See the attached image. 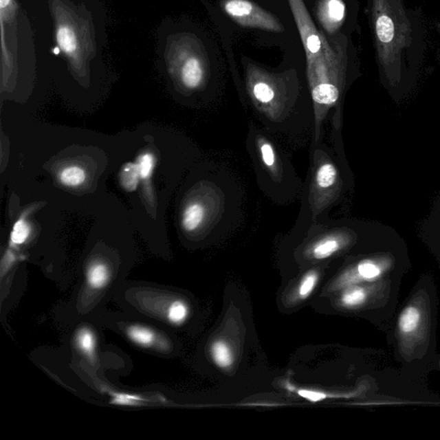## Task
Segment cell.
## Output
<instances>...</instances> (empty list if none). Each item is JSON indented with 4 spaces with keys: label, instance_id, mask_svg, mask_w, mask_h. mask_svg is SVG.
I'll return each mask as SVG.
<instances>
[{
    "label": "cell",
    "instance_id": "25",
    "mask_svg": "<svg viewBox=\"0 0 440 440\" xmlns=\"http://www.w3.org/2000/svg\"><path fill=\"white\" fill-rule=\"evenodd\" d=\"M306 43H307V47L311 53H318L320 48H321V41H320L319 37L316 36V34H313L309 36L307 39H306Z\"/></svg>",
    "mask_w": 440,
    "mask_h": 440
},
{
    "label": "cell",
    "instance_id": "4",
    "mask_svg": "<svg viewBox=\"0 0 440 440\" xmlns=\"http://www.w3.org/2000/svg\"><path fill=\"white\" fill-rule=\"evenodd\" d=\"M395 261V257L390 253L380 254L360 261L342 275L339 280L340 287L375 283L394 267Z\"/></svg>",
    "mask_w": 440,
    "mask_h": 440
},
{
    "label": "cell",
    "instance_id": "22",
    "mask_svg": "<svg viewBox=\"0 0 440 440\" xmlns=\"http://www.w3.org/2000/svg\"><path fill=\"white\" fill-rule=\"evenodd\" d=\"M318 274L315 271L309 272L302 278L298 287V294L302 298H306L314 291L318 281Z\"/></svg>",
    "mask_w": 440,
    "mask_h": 440
},
{
    "label": "cell",
    "instance_id": "8",
    "mask_svg": "<svg viewBox=\"0 0 440 440\" xmlns=\"http://www.w3.org/2000/svg\"><path fill=\"white\" fill-rule=\"evenodd\" d=\"M371 295V287L351 285L340 296V304L346 309H358L366 304Z\"/></svg>",
    "mask_w": 440,
    "mask_h": 440
},
{
    "label": "cell",
    "instance_id": "18",
    "mask_svg": "<svg viewBox=\"0 0 440 440\" xmlns=\"http://www.w3.org/2000/svg\"><path fill=\"white\" fill-rule=\"evenodd\" d=\"M30 228L25 217H22L14 223L12 232H10V244L14 246L22 245L29 239Z\"/></svg>",
    "mask_w": 440,
    "mask_h": 440
},
{
    "label": "cell",
    "instance_id": "15",
    "mask_svg": "<svg viewBox=\"0 0 440 440\" xmlns=\"http://www.w3.org/2000/svg\"><path fill=\"white\" fill-rule=\"evenodd\" d=\"M211 354L213 361L220 368H228L233 362V353L228 344L223 340H217L212 344Z\"/></svg>",
    "mask_w": 440,
    "mask_h": 440
},
{
    "label": "cell",
    "instance_id": "19",
    "mask_svg": "<svg viewBox=\"0 0 440 440\" xmlns=\"http://www.w3.org/2000/svg\"><path fill=\"white\" fill-rule=\"evenodd\" d=\"M225 8L230 16L239 19L250 16L253 12L252 3L246 0H229L226 3Z\"/></svg>",
    "mask_w": 440,
    "mask_h": 440
},
{
    "label": "cell",
    "instance_id": "16",
    "mask_svg": "<svg viewBox=\"0 0 440 440\" xmlns=\"http://www.w3.org/2000/svg\"><path fill=\"white\" fill-rule=\"evenodd\" d=\"M189 315V308L185 302L182 300H174L168 305L165 318L171 324L179 325L184 323L188 319Z\"/></svg>",
    "mask_w": 440,
    "mask_h": 440
},
{
    "label": "cell",
    "instance_id": "6",
    "mask_svg": "<svg viewBox=\"0 0 440 440\" xmlns=\"http://www.w3.org/2000/svg\"><path fill=\"white\" fill-rule=\"evenodd\" d=\"M86 283L92 290H102L109 285L111 278L108 265L102 261H96L89 265L85 274Z\"/></svg>",
    "mask_w": 440,
    "mask_h": 440
},
{
    "label": "cell",
    "instance_id": "17",
    "mask_svg": "<svg viewBox=\"0 0 440 440\" xmlns=\"http://www.w3.org/2000/svg\"><path fill=\"white\" fill-rule=\"evenodd\" d=\"M323 12L330 23H342L346 15L345 3L343 0H327Z\"/></svg>",
    "mask_w": 440,
    "mask_h": 440
},
{
    "label": "cell",
    "instance_id": "3",
    "mask_svg": "<svg viewBox=\"0 0 440 440\" xmlns=\"http://www.w3.org/2000/svg\"><path fill=\"white\" fill-rule=\"evenodd\" d=\"M430 307L428 298L416 295L402 309L397 320L399 350L405 360H410L415 351L428 342Z\"/></svg>",
    "mask_w": 440,
    "mask_h": 440
},
{
    "label": "cell",
    "instance_id": "20",
    "mask_svg": "<svg viewBox=\"0 0 440 440\" xmlns=\"http://www.w3.org/2000/svg\"><path fill=\"white\" fill-rule=\"evenodd\" d=\"M138 168H139L140 179L142 181L150 180L153 175L156 158L151 153H144L137 158Z\"/></svg>",
    "mask_w": 440,
    "mask_h": 440
},
{
    "label": "cell",
    "instance_id": "2",
    "mask_svg": "<svg viewBox=\"0 0 440 440\" xmlns=\"http://www.w3.org/2000/svg\"><path fill=\"white\" fill-rule=\"evenodd\" d=\"M57 48L72 65H80L93 51L89 21L70 3L56 0L52 6Z\"/></svg>",
    "mask_w": 440,
    "mask_h": 440
},
{
    "label": "cell",
    "instance_id": "21",
    "mask_svg": "<svg viewBox=\"0 0 440 440\" xmlns=\"http://www.w3.org/2000/svg\"><path fill=\"white\" fill-rule=\"evenodd\" d=\"M259 154L261 162L268 170L275 167L277 164V154L273 144L270 141L261 139L259 142Z\"/></svg>",
    "mask_w": 440,
    "mask_h": 440
},
{
    "label": "cell",
    "instance_id": "9",
    "mask_svg": "<svg viewBox=\"0 0 440 440\" xmlns=\"http://www.w3.org/2000/svg\"><path fill=\"white\" fill-rule=\"evenodd\" d=\"M206 208L199 201L189 203L184 210L182 216V226L186 232H195L204 222Z\"/></svg>",
    "mask_w": 440,
    "mask_h": 440
},
{
    "label": "cell",
    "instance_id": "7",
    "mask_svg": "<svg viewBox=\"0 0 440 440\" xmlns=\"http://www.w3.org/2000/svg\"><path fill=\"white\" fill-rule=\"evenodd\" d=\"M339 181L338 170L330 161L322 162L316 168L314 182L318 191L331 190Z\"/></svg>",
    "mask_w": 440,
    "mask_h": 440
},
{
    "label": "cell",
    "instance_id": "24",
    "mask_svg": "<svg viewBox=\"0 0 440 440\" xmlns=\"http://www.w3.org/2000/svg\"><path fill=\"white\" fill-rule=\"evenodd\" d=\"M144 401L140 395L126 393H116L113 397V404L124 406L139 405Z\"/></svg>",
    "mask_w": 440,
    "mask_h": 440
},
{
    "label": "cell",
    "instance_id": "10",
    "mask_svg": "<svg viewBox=\"0 0 440 440\" xmlns=\"http://www.w3.org/2000/svg\"><path fill=\"white\" fill-rule=\"evenodd\" d=\"M311 96L316 106L331 108L339 101L340 91L333 84H319L312 89Z\"/></svg>",
    "mask_w": 440,
    "mask_h": 440
},
{
    "label": "cell",
    "instance_id": "1",
    "mask_svg": "<svg viewBox=\"0 0 440 440\" xmlns=\"http://www.w3.org/2000/svg\"><path fill=\"white\" fill-rule=\"evenodd\" d=\"M378 70L391 91L407 89L425 58L426 33L418 10L406 0H369Z\"/></svg>",
    "mask_w": 440,
    "mask_h": 440
},
{
    "label": "cell",
    "instance_id": "14",
    "mask_svg": "<svg viewBox=\"0 0 440 440\" xmlns=\"http://www.w3.org/2000/svg\"><path fill=\"white\" fill-rule=\"evenodd\" d=\"M140 179L136 162H129L123 165L120 172V182L126 192H134L139 186Z\"/></svg>",
    "mask_w": 440,
    "mask_h": 440
},
{
    "label": "cell",
    "instance_id": "23",
    "mask_svg": "<svg viewBox=\"0 0 440 440\" xmlns=\"http://www.w3.org/2000/svg\"><path fill=\"white\" fill-rule=\"evenodd\" d=\"M253 94L254 98L258 102L263 103V104H267V103L273 101L274 98V89L271 88V86L265 84V82H258L254 85Z\"/></svg>",
    "mask_w": 440,
    "mask_h": 440
},
{
    "label": "cell",
    "instance_id": "13",
    "mask_svg": "<svg viewBox=\"0 0 440 440\" xmlns=\"http://www.w3.org/2000/svg\"><path fill=\"white\" fill-rule=\"evenodd\" d=\"M58 179L60 184L67 188H78L85 184L86 172L78 165H70L64 167L58 173Z\"/></svg>",
    "mask_w": 440,
    "mask_h": 440
},
{
    "label": "cell",
    "instance_id": "5",
    "mask_svg": "<svg viewBox=\"0 0 440 440\" xmlns=\"http://www.w3.org/2000/svg\"><path fill=\"white\" fill-rule=\"evenodd\" d=\"M353 236L349 232H343L330 234L316 242L311 249L313 258L316 260L326 259L338 252L344 246L352 241Z\"/></svg>",
    "mask_w": 440,
    "mask_h": 440
},
{
    "label": "cell",
    "instance_id": "26",
    "mask_svg": "<svg viewBox=\"0 0 440 440\" xmlns=\"http://www.w3.org/2000/svg\"><path fill=\"white\" fill-rule=\"evenodd\" d=\"M298 395L301 397L307 398L308 400L312 402H318L323 400L326 397V395L322 392L309 391V390H298Z\"/></svg>",
    "mask_w": 440,
    "mask_h": 440
},
{
    "label": "cell",
    "instance_id": "12",
    "mask_svg": "<svg viewBox=\"0 0 440 440\" xmlns=\"http://www.w3.org/2000/svg\"><path fill=\"white\" fill-rule=\"evenodd\" d=\"M126 336L131 342L141 347H151L157 342V336L146 326L133 324L126 329Z\"/></svg>",
    "mask_w": 440,
    "mask_h": 440
},
{
    "label": "cell",
    "instance_id": "11",
    "mask_svg": "<svg viewBox=\"0 0 440 440\" xmlns=\"http://www.w3.org/2000/svg\"><path fill=\"white\" fill-rule=\"evenodd\" d=\"M75 344L77 349L91 362L96 360V338L95 333L87 327L78 330L75 336Z\"/></svg>",
    "mask_w": 440,
    "mask_h": 440
}]
</instances>
